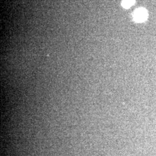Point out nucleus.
Masks as SVG:
<instances>
[{
	"label": "nucleus",
	"instance_id": "1",
	"mask_svg": "<svg viewBox=\"0 0 156 156\" xmlns=\"http://www.w3.org/2000/svg\"><path fill=\"white\" fill-rule=\"evenodd\" d=\"M147 17V12L145 9H140L134 12V19L136 22H142L145 20Z\"/></svg>",
	"mask_w": 156,
	"mask_h": 156
},
{
	"label": "nucleus",
	"instance_id": "2",
	"mask_svg": "<svg viewBox=\"0 0 156 156\" xmlns=\"http://www.w3.org/2000/svg\"><path fill=\"white\" fill-rule=\"evenodd\" d=\"M134 3V0H124L122 2V5L125 8H128Z\"/></svg>",
	"mask_w": 156,
	"mask_h": 156
}]
</instances>
